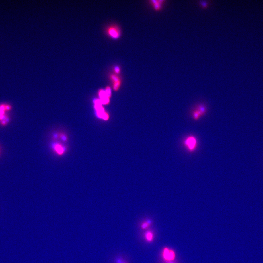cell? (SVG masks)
I'll list each match as a JSON object with an SVG mask.
<instances>
[{"mask_svg": "<svg viewBox=\"0 0 263 263\" xmlns=\"http://www.w3.org/2000/svg\"><path fill=\"white\" fill-rule=\"evenodd\" d=\"M184 145L190 151L195 150L197 145L196 138L193 135L188 136L184 141Z\"/></svg>", "mask_w": 263, "mask_h": 263, "instance_id": "6da1fadb", "label": "cell"}, {"mask_svg": "<svg viewBox=\"0 0 263 263\" xmlns=\"http://www.w3.org/2000/svg\"><path fill=\"white\" fill-rule=\"evenodd\" d=\"M106 33L111 38L114 39L119 38L121 35L120 30L118 26L111 25L108 27L106 29Z\"/></svg>", "mask_w": 263, "mask_h": 263, "instance_id": "3957f363", "label": "cell"}, {"mask_svg": "<svg viewBox=\"0 0 263 263\" xmlns=\"http://www.w3.org/2000/svg\"><path fill=\"white\" fill-rule=\"evenodd\" d=\"M111 78L112 79V80L113 81V82H118V81H120V79L117 75H111Z\"/></svg>", "mask_w": 263, "mask_h": 263, "instance_id": "30bf717a", "label": "cell"}, {"mask_svg": "<svg viewBox=\"0 0 263 263\" xmlns=\"http://www.w3.org/2000/svg\"><path fill=\"white\" fill-rule=\"evenodd\" d=\"M6 114H0V122H1V121H2L5 118V115Z\"/></svg>", "mask_w": 263, "mask_h": 263, "instance_id": "2e32d148", "label": "cell"}, {"mask_svg": "<svg viewBox=\"0 0 263 263\" xmlns=\"http://www.w3.org/2000/svg\"><path fill=\"white\" fill-rule=\"evenodd\" d=\"M105 91L107 95L109 98L111 96V90L110 87H107Z\"/></svg>", "mask_w": 263, "mask_h": 263, "instance_id": "7c38bea8", "label": "cell"}, {"mask_svg": "<svg viewBox=\"0 0 263 263\" xmlns=\"http://www.w3.org/2000/svg\"><path fill=\"white\" fill-rule=\"evenodd\" d=\"M145 238L148 242H151L153 239V232L150 231L147 232L145 234Z\"/></svg>", "mask_w": 263, "mask_h": 263, "instance_id": "5b68a950", "label": "cell"}, {"mask_svg": "<svg viewBox=\"0 0 263 263\" xmlns=\"http://www.w3.org/2000/svg\"><path fill=\"white\" fill-rule=\"evenodd\" d=\"M120 85V81L118 82H114V89L115 90H117Z\"/></svg>", "mask_w": 263, "mask_h": 263, "instance_id": "4fadbf2b", "label": "cell"}, {"mask_svg": "<svg viewBox=\"0 0 263 263\" xmlns=\"http://www.w3.org/2000/svg\"><path fill=\"white\" fill-rule=\"evenodd\" d=\"M9 118L7 115L6 114L5 118L1 122V124L2 126H5L7 125L9 122Z\"/></svg>", "mask_w": 263, "mask_h": 263, "instance_id": "9c48e42d", "label": "cell"}, {"mask_svg": "<svg viewBox=\"0 0 263 263\" xmlns=\"http://www.w3.org/2000/svg\"><path fill=\"white\" fill-rule=\"evenodd\" d=\"M11 109H12V106L11 105L5 104V109H6V112L9 111L11 110Z\"/></svg>", "mask_w": 263, "mask_h": 263, "instance_id": "9a60e30c", "label": "cell"}, {"mask_svg": "<svg viewBox=\"0 0 263 263\" xmlns=\"http://www.w3.org/2000/svg\"><path fill=\"white\" fill-rule=\"evenodd\" d=\"M162 256L163 260L166 262L174 261L176 258V253L172 249L165 247L162 250Z\"/></svg>", "mask_w": 263, "mask_h": 263, "instance_id": "7a4b0ae2", "label": "cell"}, {"mask_svg": "<svg viewBox=\"0 0 263 263\" xmlns=\"http://www.w3.org/2000/svg\"><path fill=\"white\" fill-rule=\"evenodd\" d=\"M152 224V221L150 220H147L141 224V227L143 229H145L149 228Z\"/></svg>", "mask_w": 263, "mask_h": 263, "instance_id": "52a82bcc", "label": "cell"}, {"mask_svg": "<svg viewBox=\"0 0 263 263\" xmlns=\"http://www.w3.org/2000/svg\"><path fill=\"white\" fill-rule=\"evenodd\" d=\"M166 263H176L174 261H170V262H166Z\"/></svg>", "mask_w": 263, "mask_h": 263, "instance_id": "e0dca14e", "label": "cell"}, {"mask_svg": "<svg viewBox=\"0 0 263 263\" xmlns=\"http://www.w3.org/2000/svg\"><path fill=\"white\" fill-rule=\"evenodd\" d=\"M114 71L115 73L118 74L120 72V68L118 65L115 66L114 67Z\"/></svg>", "mask_w": 263, "mask_h": 263, "instance_id": "5bb4252c", "label": "cell"}, {"mask_svg": "<svg viewBox=\"0 0 263 263\" xmlns=\"http://www.w3.org/2000/svg\"><path fill=\"white\" fill-rule=\"evenodd\" d=\"M162 1H151L152 3L153 4V6L154 8L155 9L157 10L160 9L161 8V4H162L161 2H162Z\"/></svg>", "mask_w": 263, "mask_h": 263, "instance_id": "8992f818", "label": "cell"}, {"mask_svg": "<svg viewBox=\"0 0 263 263\" xmlns=\"http://www.w3.org/2000/svg\"><path fill=\"white\" fill-rule=\"evenodd\" d=\"M0 155H1V151H0Z\"/></svg>", "mask_w": 263, "mask_h": 263, "instance_id": "ac0fdd59", "label": "cell"}, {"mask_svg": "<svg viewBox=\"0 0 263 263\" xmlns=\"http://www.w3.org/2000/svg\"><path fill=\"white\" fill-rule=\"evenodd\" d=\"M116 263H128L127 261H126V260H124L123 258H117L116 259Z\"/></svg>", "mask_w": 263, "mask_h": 263, "instance_id": "8fae6325", "label": "cell"}, {"mask_svg": "<svg viewBox=\"0 0 263 263\" xmlns=\"http://www.w3.org/2000/svg\"><path fill=\"white\" fill-rule=\"evenodd\" d=\"M194 110L197 112V113L199 114L200 116L202 117L206 114L207 112V109L204 105L201 104L197 105Z\"/></svg>", "mask_w": 263, "mask_h": 263, "instance_id": "277c9868", "label": "cell"}, {"mask_svg": "<svg viewBox=\"0 0 263 263\" xmlns=\"http://www.w3.org/2000/svg\"><path fill=\"white\" fill-rule=\"evenodd\" d=\"M55 149L56 151L59 154L61 155L63 154L64 151L63 148L62 147L61 145H56L55 146Z\"/></svg>", "mask_w": 263, "mask_h": 263, "instance_id": "ba28073f", "label": "cell"}]
</instances>
